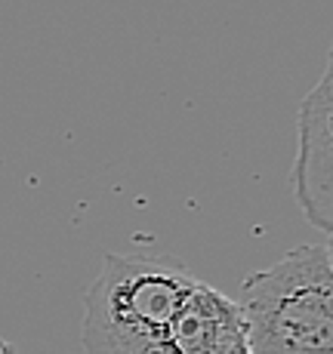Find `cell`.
I'll list each match as a JSON object with an SVG mask.
<instances>
[{"mask_svg":"<svg viewBox=\"0 0 333 354\" xmlns=\"http://www.w3.org/2000/svg\"><path fill=\"white\" fill-rule=\"evenodd\" d=\"M195 283L176 256H105L84 302L87 354H179L173 333Z\"/></svg>","mask_w":333,"mask_h":354,"instance_id":"cell-1","label":"cell"},{"mask_svg":"<svg viewBox=\"0 0 333 354\" xmlns=\"http://www.w3.org/2000/svg\"><path fill=\"white\" fill-rule=\"evenodd\" d=\"M237 308L250 354H333L330 243H305L247 274Z\"/></svg>","mask_w":333,"mask_h":354,"instance_id":"cell-2","label":"cell"},{"mask_svg":"<svg viewBox=\"0 0 333 354\" xmlns=\"http://www.w3.org/2000/svg\"><path fill=\"white\" fill-rule=\"evenodd\" d=\"M294 188L305 219L318 231H333V65L300 102V148Z\"/></svg>","mask_w":333,"mask_h":354,"instance_id":"cell-3","label":"cell"},{"mask_svg":"<svg viewBox=\"0 0 333 354\" xmlns=\"http://www.w3.org/2000/svg\"><path fill=\"white\" fill-rule=\"evenodd\" d=\"M173 342L179 354H250L247 326L237 302L201 281L182 305Z\"/></svg>","mask_w":333,"mask_h":354,"instance_id":"cell-4","label":"cell"},{"mask_svg":"<svg viewBox=\"0 0 333 354\" xmlns=\"http://www.w3.org/2000/svg\"><path fill=\"white\" fill-rule=\"evenodd\" d=\"M0 354H19L16 348H12L10 342H6V339H0Z\"/></svg>","mask_w":333,"mask_h":354,"instance_id":"cell-5","label":"cell"}]
</instances>
